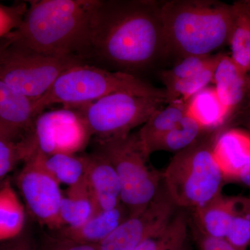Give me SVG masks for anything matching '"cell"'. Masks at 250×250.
Segmentation results:
<instances>
[{
    "label": "cell",
    "mask_w": 250,
    "mask_h": 250,
    "mask_svg": "<svg viewBox=\"0 0 250 250\" xmlns=\"http://www.w3.org/2000/svg\"><path fill=\"white\" fill-rule=\"evenodd\" d=\"M161 6L155 0H99L92 20L90 59L129 73L168 54Z\"/></svg>",
    "instance_id": "6da1fadb"
},
{
    "label": "cell",
    "mask_w": 250,
    "mask_h": 250,
    "mask_svg": "<svg viewBox=\"0 0 250 250\" xmlns=\"http://www.w3.org/2000/svg\"><path fill=\"white\" fill-rule=\"evenodd\" d=\"M99 0H34L21 25L8 35L15 43L49 57H90L92 20Z\"/></svg>",
    "instance_id": "7a4b0ae2"
},
{
    "label": "cell",
    "mask_w": 250,
    "mask_h": 250,
    "mask_svg": "<svg viewBox=\"0 0 250 250\" xmlns=\"http://www.w3.org/2000/svg\"><path fill=\"white\" fill-rule=\"evenodd\" d=\"M167 54L182 57L212 55L229 42L233 9L213 0L161 1Z\"/></svg>",
    "instance_id": "3957f363"
},
{
    "label": "cell",
    "mask_w": 250,
    "mask_h": 250,
    "mask_svg": "<svg viewBox=\"0 0 250 250\" xmlns=\"http://www.w3.org/2000/svg\"><path fill=\"white\" fill-rule=\"evenodd\" d=\"M118 93L166 101L165 89L156 88L131 74L81 63L61 74L49 89L36 100V111L39 116L45 108L57 104L79 107Z\"/></svg>",
    "instance_id": "277c9868"
},
{
    "label": "cell",
    "mask_w": 250,
    "mask_h": 250,
    "mask_svg": "<svg viewBox=\"0 0 250 250\" xmlns=\"http://www.w3.org/2000/svg\"><path fill=\"white\" fill-rule=\"evenodd\" d=\"M220 130L207 131L176 153L162 172L163 184L177 208L194 210L222 194L225 179L213 153Z\"/></svg>",
    "instance_id": "5b68a950"
},
{
    "label": "cell",
    "mask_w": 250,
    "mask_h": 250,
    "mask_svg": "<svg viewBox=\"0 0 250 250\" xmlns=\"http://www.w3.org/2000/svg\"><path fill=\"white\" fill-rule=\"evenodd\" d=\"M95 152L114 167L121 184V203L129 216L142 211L155 197L163 184L162 173L148 164L137 133L106 140H95Z\"/></svg>",
    "instance_id": "8992f818"
},
{
    "label": "cell",
    "mask_w": 250,
    "mask_h": 250,
    "mask_svg": "<svg viewBox=\"0 0 250 250\" xmlns=\"http://www.w3.org/2000/svg\"><path fill=\"white\" fill-rule=\"evenodd\" d=\"M85 63L76 57H49L0 39V81L24 96L42 97L59 75L74 65Z\"/></svg>",
    "instance_id": "52a82bcc"
},
{
    "label": "cell",
    "mask_w": 250,
    "mask_h": 250,
    "mask_svg": "<svg viewBox=\"0 0 250 250\" xmlns=\"http://www.w3.org/2000/svg\"><path fill=\"white\" fill-rule=\"evenodd\" d=\"M166 100L132 94H112L77 108L95 140L121 137L143 125L164 107Z\"/></svg>",
    "instance_id": "ba28073f"
},
{
    "label": "cell",
    "mask_w": 250,
    "mask_h": 250,
    "mask_svg": "<svg viewBox=\"0 0 250 250\" xmlns=\"http://www.w3.org/2000/svg\"><path fill=\"white\" fill-rule=\"evenodd\" d=\"M91 136L84 118L75 107L42 112L31 131L36 150L45 155L76 154L84 149Z\"/></svg>",
    "instance_id": "9c48e42d"
},
{
    "label": "cell",
    "mask_w": 250,
    "mask_h": 250,
    "mask_svg": "<svg viewBox=\"0 0 250 250\" xmlns=\"http://www.w3.org/2000/svg\"><path fill=\"white\" fill-rule=\"evenodd\" d=\"M24 163L18 175L17 185L28 210L42 226L55 231L60 229L62 228L60 184L45 168L39 151Z\"/></svg>",
    "instance_id": "30bf717a"
},
{
    "label": "cell",
    "mask_w": 250,
    "mask_h": 250,
    "mask_svg": "<svg viewBox=\"0 0 250 250\" xmlns=\"http://www.w3.org/2000/svg\"><path fill=\"white\" fill-rule=\"evenodd\" d=\"M178 208L162 184L155 197L142 211L129 216L98 243L99 250H134L164 228Z\"/></svg>",
    "instance_id": "8fae6325"
},
{
    "label": "cell",
    "mask_w": 250,
    "mask_h": 250,
    "mask_svg": "<svg viewBox=\"0 0 250 250\" xmlns=\"http://www.w3.org/2000/svg\"><path fill=\"white\" fill-rule=\"evenodd\" d=\"M213 153L225 180H237L250 166V133L237 128L220 130Z\"/></svg>",
    "instance_id": "7c38bea8"
},
{
    "label": "cell",
    "mask_w": 250,
    "mask_h": 250,
    "mask_svg": "<svg viewBox=\"0 0 250 250\" xmlns=\"http://www.w3.org/2000/svg\"><path fill=\"white\" fill-rule=\"evenodd\" d=\"M212 83L220 102L229 112L230 116L236 114L248 103L250 88L247 73L229 56L220 55Z\"/></svg>",
    "instance_id": "4fadbf2b"
},
{
    "label": "cell",
    "mask_w": 250,
    "mask_h": 250,
    "mask_svg": "<svg viewBox=\"0 0 250 250\" xmlns=\"http://www.w3.org/2000/svg\"><path fill=\"white\" fill-rule=\"evenodd\" d=\"M86 159L85 179L99 211L116 208L121 203V184L114 167L96 152Z\"/></svg>",
    "instance_id": "5bb4252c"
},
{
    "label": "cell",
    "mask_w": 250,
    "mask_h": 250,
    "mask_svg": "<svg viewBox=\"0 0 250 250\" xmlns=\"http://www.w3.org/2000/svg\"><path fill=\"white\" fill-rule=\"evenodd\" d=\"M129 217V211L121 203L113 209L98 212L79 228L57 230L56 236L76 243L98 244Z\"/></svg>",
    "instance_id": "9a60e30c"
},
{
    "label": "cell",
    "mask_w": 250,
    "mask_h": 250,
    "mask_svg": "<svg viewBox=\"0 0 250 250\" xmlns=\"http://www.w3.org/2000/svg\"><path fill=\"white\" fill-rule=\"evenodd\" d=\"M235 208V197H215L193 210L195 228L206 236L224 238L227 236Z\"/></svg>",
    "instance_id": "2e32d148"
},
{
    "label": "cell",
    "mask_w": 250,
    "mask_h": 250,
    "mask_svg": "<svg viewBox=\"0 0 250 250\" xmlns=\"http://www.w3.org/2000/svg\"><path fill=\"white\" fill-rule=\"evenodd\" d=\"M36 100L24 96L0 81V122L31 134L38 115Z\"/></svg>",
    "instance_id": "e0dca14e"
},
{
    "label": "cell",
    "mask_w": 250,
    "mask_h": 250,
    "mask_svg": "<svg viewBox=\"0 0 250 250\" xmlns=\"http://www.w3.org/2000/svg\"><path fill=\"white\" fill-rule=\"evenodd\" d=\"M98 212V207L88 189L86 179L82 184L67 188L65 193H62L60 206L62 228H79Z\"/></svg>",
    "instance_id": "ac0fdd59"
},
{
    "label": "cell",
    "mask_w": 250,
    "mask_h": 250,
    "mask_svg": "<svg viewBox=\"0 0 250 250\" xmlns=\"http://www.w3.org/2000/svg\"><path fill=\"white\" fill-rule=\"evenodd\" d=\"M187 103L188 113L207 131L221 129L231 117L220 102L214 87L208 85Z\"/></svg>",
    "instance_id": "d6986e66"
},
{
    "label": "cell",
    "mask_w": 250,
    "mask_h": 250,
    "mask_svg": "<svg viewBox=\"0 0 250 250\" xmlns=\"http://www.w3.org/2000/svg\"><path fill=\"white\" fill-rule=\"evenodd\" d=\"M187 113L188 103L182 100L167 104L166 107L155 112L137 133L145 153L154 141L178 124Z\"/></svg>",
    "instance_id": "ffe728a7"
},
{
    "label": "cell",
    "mask_w": 250,
    "mask_h": 250,
    "mask_svg": "<svg viewBox=\"0 0 250 250\" xmlns=\"http://www.w3.org/2000/svg\"><path fill=\"white\" fill-rule=\"evenodd\" d=\"M189 218L187 210L178 208L170 221L133 250H184L187 247Z\"/></svg>",
    "instance_id": "44dd1931"
},
{
    "label": "cell",
    "mask_w": 250,
    "mask_h": 250,
    "mask_svg": "<svg viewBox=\"0 0 250 250\" xmlns=\"http://www.w3.org/2000/svg\"><path fill=\"white\" fill-rule=\"evenodd\" d=\"M233 23L229 45L230 57L243 71L250 67V9L248 1H238L232 4Z\"/></svg>",
    "instance_id": "7402d4cb"
},
{
    "label": "cell",
    "mask_w": 250,
    "mask_h": 250,
    "mask_svg": "<svg viewBox=\"0 0 250 250\" xmlns=\"http://www.w3.org/2000/svg\"><path fill=\"white\" fill-rule=\"evenodd\" d=\"M207 131L187 113L178 124L154 141L147 148L146 154L149 157L152 153L159 151L180 152L198 141Z\"/></svg>",
    "instance_id": "603a6c76"
},
{
    "label": "cell",
    "mask_w": 250,
    "mask_h": 250,
    "mask_svg": "<svg viewBox=\"0 0 250 250\" xmlns=\"http://www.w3.org/2000/svg\"><path fill=\"white\" fill-rule=\"evenodd\" d=\"M25 213L19 197L6 181L0 187V241L19 236L24 230Z\"/></svg>",
    "instance_id": "cb8c5ba5"
},
{
    "label": "cell",
    "mask_w": 250,
    "mask_h": 250,
    "mask_svg": "<svg viewBox=\"0 0 250 250\" xmlns=\"http://www.w3.org/2000/svg\"><path fill=\"white\" fill-rule=\"evenodd\" d=\"M41 156L45 168L59 184H65L69 188L85 182L86 155L67 154L45 155L41 153Z\"/></svg>",
    "instance_id": "d4e9b609"
},
{
    "label": "cell",
    "mask_w": 250,
    "mask_h": 250,
    "mask_svg": "<svg viewBox=\"0 0 250 250\" xmlns=\"http://www.w3.org/2000/svg\"><path fill=\"white\" fill-rule=\"evenodd\" d=\"M219 59L196 75L166 85V103L168 104L177 100L188 102L194 95L208 86L213 82V74Z\"/></svg>",
    "instance_id": "484cf974"
},
{
    "label": "cell",
    "mask_w": 250,
    "mask_h": 250,
    "mask_svg": "<svg viewBox=\"0 0 250 250\" xmlns=\"http://www.w3.org/2000/svg\"><path fill=\"white\" fill-rule=\"evenodd\" d=\"M225 240L238 250L250 245V197H235V208Z\"/></svg>",
    "instance_id": "4316f807"
},
{
    "label": "cell",
    "mask_w": 250,
    "mask_h": 250,
    "mask_svg": "<svg viewBox=\"0 0 250 250\" xmlns=\"http://www.w3.org/2000/svg\"><path fill=\"white\" fill-rule=\"evenodd\" d=\"M36 149L30 138L12 140L0 137V182L20 161H27Z\"/></svg>",
    "instance_id": "83f0119b"
},
{
    "label": "cell",
    "mask_w": 250,
    "mask_h": 250,
    "mask_svg": "<svg viewBox=\"0 0 250 250\" xmlns=\"http://www.w3.org/2000/svg\"><path fill=\"white\" fill-rule=\"evenodd\" d=\"M220 54L215 55L188 56L184 57L181 62L170 70L161 72V82L164 85L170 84L177 81L184 80L210 66L216 62Z\"/></svg>",
    "instance_id": "f1b7e54d"
},
{
    "label": "cell",
    "mask_w": 250,
    "mask_h": 250,
    "mask_svg": "<svg viewBox=\"0 0 250 250\" xmlns=\"http://www.w3.org/2000/svg\"><path fill=\"white\" fill-rule=\"evenodd\" d=\"M27 6V2L11 6L0 4V39L9 35L21 25Z\"/></svg>",
    "instance_id": "f546056e"
},
{
    "label": "cell",
    "mask_w": 250,
    "mask_h": 250,
    "mask_svg": "<svg viewBox=\"0 0 250 250\" xmlns=\"http://www.w3.org/2000/svg\"><path fill=\"white\" fill-rule=\"evenodd\" d=\"M43 250H99L98 244H85L55 236L49 237Z\"/></svg>",
    "instance_id": "4dcf8cb0"
},
{
    "label": "cell",
    "mask_w": 250,
    "mask_h": 250,
    "mask_svg": "<svg viewBox=\"0 0 250 250\" xmlns=\"http://www.w3.org/2000/svg\"><path fill=\"white\" fill-rule=\"evenodd\" d=\"M193 231L199 250H238L224 238L206 236L196 228Z\"/></svg>",
    "instance_id": "1f68e13d"
},
{
    "label": "cell",
    "mask_w": 250,
    "mask_h": 250,
    "mask_svg": "<svg viewBox=\"0 0 250 250\" xmlns=\"http://www.w3.org/2000/svg\"><path fill=\"white\" fill-rule=\"evenodd\" d=\"M23 231L19 236L1 245L0 250H37L30 235Z\"/></svg>",
    "instance_id": "d6a6232c"
},
{
    "label": "cell",
    "mask_w": 250,
    "mask_h": 250,
    "mask_svg": "<svg viewBox=\"0 0 250 250\" xmlns=\"http://www.w3.org/2000/svg\"><path fill=\"white\" fill-rule=\"evenodd\" d=\"M28 136L29 134H26L21 130L0 122V137L18 141L24 139Z\"/></svg>",
    "instance_id": "836d02e7"
},
{
    "label": "cell",
    "mask_w": 250,
    "mask_h": 250,
    "mask_svg": "<svg viewBox=\"0 0 250 250\" xmlns=\"http://www.w3.org/2000/svg\"><path fill=\"white\" fill-rule=\"evenodd\" d=\"M238 116H240L243 123L248 126L249 129L250 133V98L248 100V103L246 104V106H244L241 111L237 113Z\"/></svg>",
    "instance_id": "e575fe53"
},
{
    "label": "cell",
    "mask_w": 250,
    "mask_h": 250,
    "mask_svg": "<svg viewBox=\"0 0 250 250\" xmlns=\"http://www.w3.org/2000/svg\"><path fill=\"white\" fill-rule=\"evenodd\" d=\"M236 181L250 188V166L239 176Z\"/></svg>",
    "instance_id": "d590c367"
},
{
    "label": "cell",
    "mask_w": 250,
    "mask_h": 250,
    "mask_svg": "<svg viewBox=\"0 0 250 250\" xmlns=\"http://www.w3.org/2000/svg\"><path fill=\"white\" fill-rule=\"evenodd\" d=\"M247 76H248V82H249L250 88V67L249 70H248V72H247Z\"/></svg>",
    "instance_id": "8d00e7d4"
},
{
    "label": "cell",
    "mask_w": 250,
    "mask_h": 250,
    "mask_svg": "<svg viewBox=\"0 0 250 250\" xmlns=\"http://www.w3.org/2000/svg\"><path fill=\"white\" fill-rule=\"evenodd\" d=\"M248 5H249V7L250 9V1H248Z\"/></svg>",
    "instance_id": "74e56055"
},
{
    "label": "cell",
    "mask_w": 250,
    "mask_h": 250,
    "mask_svg": "<svg viewBox=\"0 0 250 250\" xmlns=\"http://www.w3.org/2000/svg\"><path fill=\"white\" fill-rule=\"evenodd\" d=\"M3 183H1V182H0V187H1V186L2 185Z\"/></svg>",
    "instance_id": "f35d334b"
},
{
    "label": "cell",
    "mask_w": 250,
    "mask_h": 250,
    "mask_svg": "<svg viewBox=\"0 0 250 250\" xmlns=\"http://www.w3.org/2000/svg\"><path fill=\"white\" fill-rule=\"evenodd\" d=\"M184 250H188L187 248H186L185 249H184Z\"/></svg>",
    "instance_id": "ab89813d"
}]
</instances>
